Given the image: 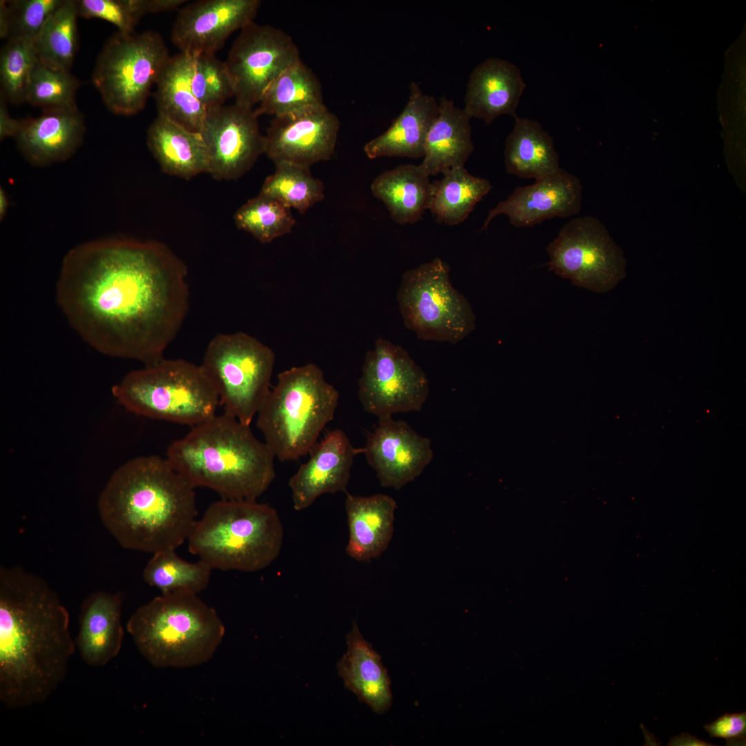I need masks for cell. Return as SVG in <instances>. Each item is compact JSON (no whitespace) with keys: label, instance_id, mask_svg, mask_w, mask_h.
Returning a JSON list of instances; mask_svg holds the SVG:
<instances>
[{"label":"cell","instance_id":"cell-1","mask_svg":"<svg viewBox=\"0 0 746 746\" xmlns=\"http://www.w3.org/2000/svg\"><path fill=\"white\" fill-rule=\"evenodd\" d=\"M184 262L165 244L108 238L64 256L57 304L78 335L102 354L145 365L162 359L189 309Z\"/></svg>","mask_w":746,"mask_h":746},{"label":"cell","instance_id":"cell-2","mask_svg":"<svg viewBox=\"0 0 746 746\" xmlns=\"http://www.w3.org/2000/svg\"><path fill=\"white\" fill-rule=\"evenodd\" d=\"M70 616L41 577L0 568V701L9 709L45 702L64 682L76 644Z\"/></svg>","mask_w":746,"mask_h":746},{"label":"cell","instance_id":"cell-3","mask_svg":"<svg viewBox=\"0 0 746 746\" xmlns=\"http://www.w3.org/2000/svg\"><path fill=\"white\" fill-rule=\"evenodd\" d=\"M195 487L166 458L138 457L119 467L102 491V522L123 548L176 550L197 521Z\"/></svg>","mask_w":746,"mask_h":746},{"label":"cell","instance_id":"cell-4","mask_svg":"<svg viewBox=\"0 0 746 746\" xmlns=\"http://www.w3.org/2000/svg\"><path fill=\"white\" fill-rule=\"evenodd\" d=\"M166 458L195 488L222 499L256 500L276 477L274 452L250 425L224 412L174 441Z\"/></svg>","mask_w":746,"mask_h":746},{"label":"cell","instance_id":"cell-5","mask_svg":"<svg viewBox=\"0 0 746 746\" xmlns=\"http://www.w3.org/2000/svg\"><path fill=\"white\" fill-rule=\"evenodd\" d=\"M126 630L142 656L157 668H187L209 661L224 626L196 594H161L140 606Z\"/></svg>","mask_w":746,"mask_h":746},{"label":"cell","instance_id":"cell-6","mask_svg":"<svg viewBox=\"0 0 746 746\" xmlns=\"http://www.w3.org/2000/svg\"><path fill=\"white\" fill-rule=\"evenodd\" d=\"M283 535L281 520L271 506L221 498L196 521L188 549L212 569L252 573L278 557Z\"/></svg>","mask_w":746,"mask_h":746},{"label":"cell","instance_id":"cell-7","mask_svg":"<svg viewBox=\"0 0 746 746\" xmlns=\"http://www.w3.org/2000/svg\"><path fill=\"white\" fill-rule=\"evenodd\" d=\"M338 400V392L316 364L293 367L278 374L257 413V428L276 458L296 460L317 443Z\"/></svg>","mask_w":746,"mask_h":746},{"label":"cell","instance_id":"cell-8","mask_svg":"<svg viewBox=\"0 0 746 746\" xmlns=\"http://www.w3.org/2000/svg\"><path fill=\"white\" fill-rule=\"evenodd\" d=\"M112 394L137 415L192 426L214 417L220 403L200 366L183 359L163 358L131 371Z\"/></svg>","mask_w":746,"mask_h":746},{"label":"cell","instance_id":"cell-9","mask_svg":"<svg viewBox=\"0 0 746 746\" xmlns=\"http://www.w3.org/2000/svg\"><path fill=\"white\" fill-rule=\"evenodd\" d=\"M275 361L270 347L238 332L215 336L200 366L224 412L250 425L271 390Z\"/></svg>","mask_w":746,"mask_h":746},{"label":"cell","instance_id":"cell-10","mask_svg":"<svg viewBox=\"0 0 746 746\" xmlns=\"http://www.w3.org/2000/svg\"><path fill=\"white\" fill-rule=\"evenodd\" d=\"M169 58L166 45L157 32H117L99 52L92 82L108 111L131 116L144 108Z\"/></svg>","mask_w":746,"mask_h":746},{"label":"cell","instance_id":"cell-11","mask_svg":"<svg viewBox=\"0 0 746 746\" xmlns=\"http://www.w3.org/2000/svg\"><path fill=\"white\" fill-rule=\"evenodd\" d=\"M396 300L405 326L421 340L454 344L475 328L470 303L452 286L450 267L439 258L407 270Z\"/></svg>","mask_w":746,"mask_h":746},{"label":"cell","instance_id":"cell-12","mask_svg":"<svg viewBox=\"0 0 746 746\" xmlns=\"http://www.w3.org/2000/svg\"><path fill=\"white\" fill-rule=\"evenodd\" d=\"M548 269L571 283L595 292H606L624 276L622 250L597 218H573L548 245Z\"/></svg>","mask_w":746,"mask_h":746},{"label":"cell","instance_id":"cell-13","mask_svg":"<svg viewBox=\"0 0 746 746\" xmlns=\"http://www.w3.org/2000/svg\"><path fill=\"white\" fill-rule=\"evenodd\" d=\"M358 383L363 410L379 418L420 411L429 394L423 370L402 347L381 337L366 353Z\"/></svg>","mask_w":746,"mask_h":746},{"label":"cell","instance_id":"cell-14","mask_svg":"<svg viewBox=\"0 0 746 746\" xmlns=\"http://www.w3.org/2000/svg\"><path fill=\"white\" fill-rule=\"evenodd\" d=\"M300 60L289 35L270 25L250 23L240 30L224 61L235 103L253 108L271 83Z\"/></svg>","mask_w":746,"mask_h":746},{"label":"cell","instance_id":"cell-15","mask_svg":"<svg viewBox=\"0 0 746 746\" xmlns=\"http://www.w3.org/2000/svg\"><path fill=\"white\" fill-rule=\"evenodd\" d=\"M258 117L253 108L237 103L207 108L200 133L213 178L238 179L264 153Z\"/></svg>","mask_w":746,"mask_h":746},{"label":"cell","instance_id":"cell-16","mask_svg":"<svg viewBox=\"0 0 746 746\" xmlns=\"http://www.w3.org/2000/svg\"><path fill=\"white\" fill-rule=\"evenodd\" d=\"M340 123L326 106L304 113L274 117L264 135V153L274 164L310 168L331 158Z\"/></svg>","mask_w":746,"mask_h":746},{"label":"cell","instance_id":"cell-17","mask_svg":"<svg viewBox=\"0 0 746 746\" xmlns=\"http://www.w3.org/2000/svg\"><path fill=\"white\" fill-rule=\"evenodd\" d=\"M363 450L381 485L396 490L414 481L433 457L430 440L392 416L379 418Z\"/></svg>","mask_w":746,"mask_h":746},{"label":"cell","instance_id":"cell-18","mask_svg":"<svg viewBox=\"0 0 746 746\" xmlns=\"http://www.w3.org/2000/svg\"><path fill=\"white\" fill-rule=\"evenodd\" d=\"M259 0H202L182 8L171 39L180 52L214 54L233 32L254 21Z\"/></svg>","mask_w":746,"mask_h":746},{"label":"cell","instance_id":"cell-19","mask_svg":"<svg viewBox=\"0 0 746 746\" xmlns=\"http://www.w3.org/2000/svg\"><path fill=\"white\" fill-rule=\"evenodd\" d=\"M582 186L573 174L560 168L530 185L517 186L507 199L490 209L482 229L504 214L516 227H533L553 218L577 215L582 208Z\"/></svg>","mask_w":746,"mask_h":746},{"label":"cell","instance_id":"cell-20","mask_svg":"<svg viewBox=\"0 0 746 746\" xmlns=\"http://www.w3.org/2000/svg\"><path fill=\"white\" fill-rule=\"evenodd\" d=\"M363 450L354 447L343 430L328 432L289 480L294 508L306 509L324 494H346L354 459Z\"/></svg>","mask_w":746,"mask_h":746},{"label":"cell","instance_id":"cell-21","mask_svg":"<svg viewBox=\"0 0 746 746\" xmlns=\"http://www.w3.org/2000/svg\"><path fill=\"white\" fill-rule=\"evenodd\" d=\"M85 133L84 115L76 107L44 111L37 117L23 119L15 139L28 162L45 167L70 159L82 145Z\"/></svg>","mask_w":746,"mask_h":746},{"label":"cell","instance_id":"cell-22","mask_svg":"<svg viewBox=\"0 0 746 746\" xmlns=\"http://www.w3.org/2000/svg\"><path fill=\"white\" fill-rule=\"evenodd\" d=\"M525 88L517 66L500 58H488L471 73L463 108L471 118L482 119L486 124L503 115L515 118Z\"/></svg>","mask_w":746,"mask_h":746},{"label":"cell","instance_id":"cell-23","mask_svg":"<svg viewBox=\"0 0 746 746\" xmlns=\"http://www.w3.org/2000/svg\"><path fill=\"white\" fill-rule=\"evenodd\" d=\"M122 601L120 593L98 591L82 602L75 642L88 665L103 667L119 653L124 638Z\"/></svg>","mask_w":746,"mask_h":746},{"label":"cell","instance_id":"cell-24","mask_svg":"<svg viewBox=\"0 0 746 746\" xmlns=\"http://www.w3.org/2000/svg\"><path fill=\"white\" fill-rule=\"evenodd\" d=\"M400 114L382 134L367 142L364 152L370 159L381 157H423L428 129L439 112V102L423 93L414 82Z\"/></svg>","mask_w":746,"mask_h":746},{"label":"cell","instance_id":"cell-25","mask_svg":"<svg viewBox=\"0 0 746 746\" xmlns=\"http://www.w3.org/2000/svg\"><path fill=\"white\" fill-rule=\"evenodd\" d=\"M396 508L394 499L387 495L361 497L347 492V555L359 562L378 558L392 539Z\"/></svg>","mask_w":746,"mask_h":746},{"label":"cell","instance_id":"cell-26","mask_svg":"<svg viewBox=\"0 0 746 746\" xmlns=\"http://www.w3.org/2000/svg\"><path fill=\"white\" fill-rule=\"evenodd\" d=\"M347 651L337 663L345 686L381 714L392 703L390 680L381 656L363 638L356 622L346 636Z\"/></svg>","mask_w":746,"mask_h":746},{"label":"cell","instance_id":"cell-27","mask_svg":"<svg viewBox=\"0 0 746 746\" xmlns=\"http://www.w3.org/2000/svg\"><path fill=\"white\" fill-rule=\"evenodd\" d=\"M470 119L452 100L445 96L440 98L439 112L427 133L423 159L419 165L426 175L464 166L474 148Z\"/></svg>","mask_w":746,"mask_h":746},{"label":"cell","instance_id":"cell-28","mask_svg":"<svg viewBox=\"0 0 746 746\" xmlns=\"http://www.w3.org/2000/svg\"><path fill=\"white\" fill-rule=\"evenodd\" d=\"M148 147L164 173L189 180L208 173L207 148L200 133L157 114L146 133Z\"/></svg>","mask_w":746,"mask_h":746},{"label":"cell","instance_id":"cell-29","mask_svg":"<svg viewBox=\"0 0 746 746\" xmlns=\"http://www.w3.org/2000/svg\"><path fill=\"white\" fill-rule=\"evenodd\" d=\"M193 55L180 52L170 57L155 83L158 115L186 129L201 133L207 108L191 87Z\"/></svg>","mask_w":746,"mask_h":746},{"label":"cell","instance_id":"cell-30","mask_svg":"<svg viewBox=\"0 0 746 746\" xmlns=\"http://www.w3.org/2000/svg\"><path fill=\"white\" fill-rule=\"evenodd\" d=\"M515 119L505 143L507 173L536 180L557 171L560 157L552 137L535 120L517 116Z\"/></svg>","mask_w":746,"mask_h":746},{"label":"cell","instance_id":"cell-31","mask_svg":"<svg viewBox=\"0 0 746 746\" xmlns=\"http://www.w3.org/2000/svg\"><path fill=\"white\" fill-rule=\"evenodd\" d=\"M431 186L419 165L405 164L378 175L371 191L387 207L392 220L403 224L418 221L428 209Z\"/></svg>","mask_w":746,"mask_h":746},{"label":"cell","instance_id":"cell-32","mask_svg":"<svg viewBox=\"0 0 746 746\" xmlns=\"http://www.w3.org/2000/svg\"><path fill=\"white\" fill-rule=\"evenodd\" d=\"M321 84L301 60L285 70L269 86L258 106L262 115L279 117L304 113L324 107Z\"/></svg>","mask_w":746,"mask_h":746},{"label":"cell","instance_id":"cell-33","mask_svg":"<svg viewBox=\"0 0 746 746\" xmlns=\"http://www.w3.org/2000/svg\"><path fill=\"white\" fill-rule=\"evenodd\" d=\"M443 174L442 179L432 183L428 209L438 222L456 225L468 217L492 185L487 179L469 173L464 166Z\"/></svg>","mask_w":746,"mask_h":746},{"label":"cell","instance_id":"cell-34","mask_svg":"<svg viewBox=\"0 0 746 746\" xmlns=\"http://www.w3.org/2000/svg\"><path fill=\"white\" fill-rule=\"evenodd\" d=\"M78 17L75 0H64L51 14L34 42L41 63L70 70L78 49Z\"/></svg>","mask_w":746,"mask_h":746},{"label":"cell","instance_id":"cell-35","mask_svg":"<svg viewBox=\"0 0 746 746\" xmlns=\"http://www.w3.org/2000/svg\"><path fill=\"white\" fill-rule=\"evenodd\" d=\"M212 570L200 560L189 562L180 557L175 550H165L153 554L144 568L143 578L161 594L198 595L209 585Z\"/></svg>","mask_w":746,"mask_h":746},{"label":"cell","instance_id":"cell-36","mask_svg":"<svg viewBox=\"0 0 746 746\" xmlns=\"http://www.w3.org/2000/svg\"><path fill=\"white\" fill-rule=\"evenodd\" d=\"M275 171L265 180L260 192L269 195L300 214L325 198L323 183L309 167L288 162L275 164Z\"/></svg>","mask_w":746,"mask_h":746},{"label":"cell","instance_id":"cell-37","mask_svg":"<svg viewBox=\"0 0 746 746\" xmlns=\"http://www.w3.org/2000/svg\"><path fill=\"white\" fill-rule=\"evenodd\" d=\"M291 209L261 192L242 205L234 215L238 229L262 243L291 232L296 223Z\"/></svg>","mask_w":746,"mask_h":746},{"label":"cell","instance_id":"cell-38","mask_svg":"<svg viewBox=\"0 0 746 746\" xmlns=\"http://www.w3.org/2000/svg\"><path fill=\"white\" fill-rule=\"evenodd\" d=\"M81 83L70 70L51 68L38 59L32 69L26 102L44 111L77 107L75 97Z\"/></svg>","mask_w":746,"mask_h":746},{"label":"cell","instance_id":"cell-39","mask_svg":"<svg viewBox=\"0 0 746 746\" xmlns=\"http://www.w3.org/2000/svg\"><path fill=\"white\" fill-rule=\"evenodd\" d=\"M37 57L33 41L8 39L0 54L1 92L13 104L26 102L30 75Z\"/></svg>","mask_w":746,"mask_h":746},{"label":"cell","instance_id":"cell-40","mask_svg":"<svg viewBox=\"0 0 746 746\" xmlns=\"http://www.w3.org/2000/svg\"><path fill=\"white\" fill-rule=\"evenodd\" d=\"M191 87L195 97L207 108L223 105L234 96L225 63L214 54L193 55Z\"/></svg>","mask_w":746,"mask_h":746},{"label":"cell","instance_id":"cell-41","mask_svg":"<svg viewBox=\"0 0 746 746\" xmlns=\"http://www.w3.org/2000/svg\"><path fill=\"white\" fill-rule=\"evenodd\" d=\"M64 1H6L10 17V30L7 40L23 39L35 42L49 17Z\"/></svg>","mask_w":746,"mask_h":746},{"label":"cell","instance_id":"cell-42","mask_svg":"<svg viewBox=\"0 0 746 746\" xmlns=\"http://www.w3.org/2000/svg\"><path fill=\"white\" fill-rule=\"evenodd\" d=\"M76 3L79 17L106 21L124 34L135 32L143 16L137 0H77Z\"/></svg>","mask_w":746,"mask_h":746},{"label":"cell","instance_id":"cell-43","mask_svg":"<svg viewBox=\"0 0 746 746\" xmlns=\"http://www.w3.org/2000/svg\"><path fill=\"white\" fill-rule=\"evenodd\" d=\"M703 728L711 737L725 739L728 746L746 745L745 711L726 713Z\"/></svg>","mask_w":746,"mask_h":746},{"label":"cell","instance_id":"cell-44","mask_svg":"<svg viewBox=\"0 0 746 746\" xmlns=\"http://www.w3.org/2000/svg\"><path fill=\"white\" fill-rule=\"evenodd\" d=\"M7 99L0 93V140L3 141L7 137H14L20 131L23 119L18 120L12 118L7 108Z\"/></svg>","mask_w":746,"mask_h":746},{"label":"cell","instance_id":"cell-45","mask_svg":"<svg viewBox=\"0 0 746 746\" xmlns=\"http://www.w3.org/2000/svg\"><path fill=\"white\" fill-rule=\"evenodd\" d=\"M185 2V0H138L140 8L144 15L174 10Z\"/></svg>","mask_w":746,"mask_h":746},{"label":"cell","instance_id":"cell-46","mask_svg":"<svg viewBox=\"0 0 746 746\" xmlns=\"http://www.w3.org/2000/svg\"><path fill=\"white\" fill-rule=\"evenodd\" d=\"M668 745H677V746H685V745H696V746H709L713 745L709 743L705 742L687 733H683L678 736H673L671 738Z\"/></svg>","mask_w":746,"mask_h":746},{"label":"cell","instance_id":"cell-47","mask_svg":"<svg viewBox=\"0 0 746 746\" xmlns=\"http://www.w3.org/2000/svg\"><path fill=\"white\" fill-rule=\"evenodd\" d=\"M10 30V17L6 0L0 1V37L8 39Z\"/></svg>","mask_w":746,"mask_h":746},{"label":"cell","instance_id":"cell-48","mask_svg":"<svg viewBox=\"0 0 746 746\" xmlns=\"http://www.w3.org/2000/svg\"><path fill=\"white\" fill-rule=\"evenodd\" d=\"M9 200L8 195L3 188H0V220L2 221L9 207Z\"/></svg>","mask_w":746,"mask_h":746}]
</instances>
